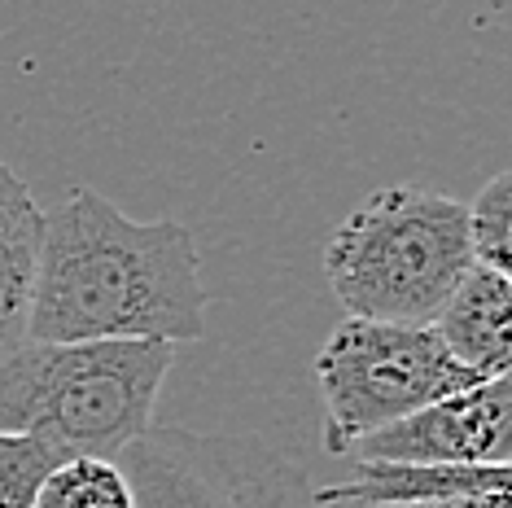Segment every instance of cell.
Returning a JSON list of instances; mask_svg holds the SVG:
<instances>
[{
    "label": "cell",
    "instance_id": "obj_2",
    "mask_svg": "<svg viewBox=\"0 0 512 508\" xmlns=\"http://www.w3.org/2000/svg\"><path fill=\"white\" fill-rule=\"evenodd\" d=\"M171 364L167 342H22L0 360V434L36 438L62 460H119L154 425Z\"/></svg>",
    "mask_w": 512,
    "mask_h": 508
},
{
    "label": "cell",
    "instance_id": "obj_13",
    "mask_svg": "<svg viewBox=\"0 0 512 508\" xmlns=\"http://www.w3.org/2000/svg\"><path fill=\"white\" fill-rule=\"evenodd\" d=\"M421 508H512V504H508V491H495V495H469V500H447V504H421Z\"/></svg>",
    "mask_w": 512,
    "mask_h": 508
},
{
    "label": "cell",
    "instance_id": "obj_3",
    "mask_svg": "<svg viewBox=\"0 0 512 508\" xmlns=\"http://www.w3.org/2000/svg\"><path fill=\"white\" fill-rule=\"evenodd\" d=\"M473 268L464 202L416 184L368 193L324 246V276L351 320L429 329Z\"/></svg>",
    "mask_w": 512,
    "mask_h": 508
},
{
    "label": "cell",
    "instance_id": "obj_12",
    "mask_svg": "<svg viewBox=\"0 0 512 508\" xmlns=\"http://www.w3.org/2000/svg\"><path fill=\"white\" fill-rule=\"evenodd\" d=\"M57 465H62V456L49 452L36 438L0 434V508H31L44 478Z\"/></svg>",
    "mask_w": 512,
    "mask_h": 508
},
{
    "label": "cell",
    "instance_id": "obj_10",
    "mask_svg": "<svg viewBox=\"0 0 512 508\" xmlns=\"http://www.w3.org/2000/svg\"><path fill=\"white\" fill-rule=\"evenodd\" d=\"M31 508H136V500L119 460L75 456V460H62L44 478Z\"/></svg>",
    "mask_w": 512,
    "mask_h": 508
},
{
    "label": "cell",
    "instance_id": "obj_9",
    "mask_svg": "<svg viewBox=\"0 0 512 508\" xmlns=\"http://www.w3.org/2000/svg\"><path fill=\"white\" fill-rule=\"evenodd\" d=\"M40 246L44 211L31 198L27 180L0 158V360H9L27 342Z\"/></svg>",
    "mask_w": 512,
    "mask_h": 508
},
{
    "label": "cell",
    "instance_id": "obj_8",
    "mask_svg": "<svg viewBox=\"0 0 512 508\" xmlns=\"http://www.w3.org/2000/svg\"><path fill=\"white\" fill-rule=\"evenodd\" d=\"M508 491V465L434 469V465H355L351 482L311 487L316 508H421Z\"/></svg>",
    "mask_w": 512,
    "mask_h": 508
},
{
    "label": "cell",
    "instance_id": "obj_11",
    "mask_svg": "<svg viewBox=\"0 0 512 508\" xmlns=\"http://www.w3.org/2000/svg\"><path fill=\"white\" fill-rule=\"evenodd\" d=\"M464 215H469L473 263L508 276L512 272V171H495L477 189V198L464 206Z\"/></svg>",
    "mask_w": 512,
    "mask_h": 508
},
{
    "label": "cell",
    "instance_id": "obj_5",
    "mask_svg": "<svg viewBox=\"0 0 512 508\" xmlns=\"http://www.w3.org/2000/svg\"><path fill=\"white\" fill-rule=\"evenodd\" d=\"M119 469L136 508H316L307 473L232 434L149 425Z\"/></svg>",
    "mask_w": 512,
    "mask_h": 508
},
{
    "label": "cell",
    "instance_id": "obj_4",
    "mask_svg": "<svg viewBox=\"0 0 512 508\" xmlns=\"http://www.w3.org/2000/svg\"><path fill=\"white\" fill-rule=\"evenodd\" d=\"M316 381L324 395V452L346 456L359 438L464 395L486 377L451 360L434 329L342 320L316 355Z\"/></svg>",
    "mask_w": 512,
    "mask_h": 508
},
{
    "label": "cell",
    "instance_id": "obj_7",
    "mask_svg": "<svg viewBox=\"0 0 512 508\" xmlns=\"http://www.w3.org/2000/svg\"><path fill=\"white\" fill-rule=\"evenodd\" d=\"M508 320H512V281L473 263L429 329L438 333V342L447 346V355L460 368L491 381V377H508L512 364Z\"/></svg>",
    "mask_w": 512,
    "mask_h": 508
},
{
    "label": "cell",
    "instance_id": "obj_1",
    "mask_svg": "<svg viewBox=\"0 0 512 508\" xmlns=\"http://www.w3.org/2000/svg\"><path fill=\"white\" fill-rule=\"evenodd\" d=\"M206 285L180 219H132L92 189L44 211L27 342H197Z\"/></svg>",
    "mask_w": 512,
    "mask_h": 508
},
{
    "label": "cell",
    "instance_id": "obj_6",
    "mask_svg": "<svg viewBox=\"0 0 512 508\" xmlns=\"http://www.w3.org/2000/svg\"><path fill=\"white\" fill-rule=\"evenodd\" d=\"M512 452V377L412 412L386 430L359 438L342 460L355 465H434V469H486L508 465Z\"/></svg>",
    "mask_w": 512,
    "mask_h": 508
}]
</instances>
